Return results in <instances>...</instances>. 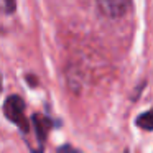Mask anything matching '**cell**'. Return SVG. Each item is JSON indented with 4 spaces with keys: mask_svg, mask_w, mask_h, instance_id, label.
<instances>
[{
    "mask_svg": "<svg viewBox=\"0 0 153 153\" xmlns=\"http://www.w3.org/2000/svg\"><path fill=\"white\" fill-rule=\"evenodd\" d=\"M4 114L10 122L17 123L18 128L23 133L30 130V123H28L27 117H25V102L22 100L20 96H8L4 104Z\"/></svg>",
    "mask_w": 153,
    "mask_h": 153,
    "instance_id": "obj_1",
    "label": "cell"
},
{
    "mask_svg": "<svg viewBox=\"0 0 153 153\" xmlns=\"http://www.w3.org/2000/svg\"><path fill=\"white\" fill-rule=\"evenodd\" d=\"M100 13L109 18H120L130 10L132 0H97Z\"/></svg>",
    "mask_w": 153,
    "mask_h": 153,
    "instance_id": "obj_2",
    "label": "cell"
},
{
    "mask_svg": "<svg viewBox=\"0 0 153 153\" xmlns=\"http://www.w3.org/2000/svg\"><path fill=\"white\" fill-rule=\"evenodd\" d=\"M31 122H33L35 130H36L38 142L45 143L48 132H50V128L53 127V122H51V119H48V117L41 115V114H35V115L31 117Z\"/></svg>",
    "mask_w": 153,
    "mask_h": 153,
    "instance_id": "obj_3",
    "label": "cell"
},
{
    "mask_svg": "<svg viewBox=\"0 0 153 153\" xmlns=\"http://www.w3.org/2000/svg\"><path fill=\"white\" fill-rule=\"evenodd\" d=\"M135 123H137V127H140V128L152 132L153 130V107L150 110H146V112L140 114V115L135 119Z\"/></svg>",
    "mask_w": 153,
    "mask_h": 153,
    "instance_id": "obj_4",
    "label": "cell"
},
{
    "mask_svg": "<svg viewBox=\"0 0 153 153\" xmlns=\"http://www.w3.org/2000/svg\"><path fill=\"white\" fill-rule=\"evenodd\" d=\"M4 7L7 13H13L15 8H17V2L15 0H4Z\"/></svg>",
    "mask_w": 153,
    "mask_h": 153,
    "instance_id": "obj_5",
    "label": "cell"
}]
</instances>
